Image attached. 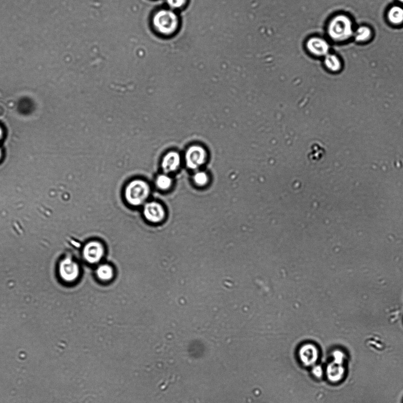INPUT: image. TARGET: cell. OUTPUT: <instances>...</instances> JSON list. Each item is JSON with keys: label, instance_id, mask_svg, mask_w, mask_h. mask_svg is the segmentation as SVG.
<instances>
[{"label": "cell", "instance_id": "cell-17", "mask_svg": "<svg viewBox=\"0 0 403 403\" xmlns=\"http://www.w3.org/2000/svg\"><path fill=\"white\" fill-rule=\"evenodd\" d=\"M194 181L195 183L200 186H203L207 182V177L205 174L202 172L198 173L195 175Z\"/></svg>", "mask_w": 403, "mask_h": 403}, {"label": "cell", "instance_id": "cell-9", "mask_svg": "<svg viewBox=\"0 0 403 403\" xmlns=\"http://www.w3.org/2000/svg\"><path fill=\"white\" fill-rule=\"evenodd\" d=\"M299 358L306 366L315 364L318 359V350L315 345L308 344L300 348Z\"/></svg>", "mask_w": 403, "mask_h": 403}, {"label": "cell", "instance_id": "cell-3", "mask_svg": "<svg viewBox=\"0 0 403 403\" xmlns=\"http://www.w3.org/2000/svg\"><path fill=\"white\" fill-rule=\"evenodd\" d=\"M156 29L163 34H171L177 29L179 24L178 15L169 9H162L155 14L153 19Z\"/></svg>", "mask_w": 403, "mask_h": 403}, {"label": "cell", "instance_id": "cell-19", "mask_svg": "<svg viewBox=\"0 0 403 403\" xmlns=\"http://www.w3.org/2000/svg\"><path fill=\"white\" fill-rule=\"evenodd\" d=\"M334 361L339 364H342L344 362L345 356L343 353L340 351H335L333 353Z\"/></svg>", "mask_w": 403, "mask_h": 403}, {"label": "cell", "instance_id": "cell-11", "mask_svg": "<svg viewBox=\"0 0 403 403\" xmlns=\"http://www.w3.org/2000/svg\"><path fill=\"white\" fill-rule=\"evenodd\" d=\"M96 276L102 282L107 283L114 277V270L111 265L102 264L97 267L95 271Z\"/></svg>", "mask_w": 403, "mask_h": 403}, {"label": "cell", "instance_id": "cell-21", "mask_svg": "<svg viewBox=\"0 0 403 403\" xmlns=\"http://www.w3.org/2000/svg\"><path fill=\"white\" fill-rule=\"evenodd\" d=\"M400 2L403 3V0H399Z\"/></svg>", "mask_w": 403, "mask_h": 403}, {"label": "cell", "instance_id": "cell-10", "mask_svg": "<svg viewBox=\"0 0 403 403\" xmlns=\"http://www.w3.org/2000/svg\"><path fill=\"white\" fill-rule=\"evenodd\" d=\"M181 163L180 156L175 152H169L163 159L162 167L165 174L177 170Z\"/></svg>", "mask_w": 403, "mask_h": 403}, {"label": "cell", "instance_id": "cell-18", "mask_svg": "<svg viewBox=\"0 0 403 403\" xmlns=\"http://www.w3.org/2000/svg\"><path fill=\"white\" fill-rule=\"evenodd\" d=\"M187 0H167L168 4L173 8H179L186 2Z\"/></svg>", "mask_w": 403, "mask_h": 403}, {"label": "cell", "instance_id": "cell-16", "mask_svg": "<svg viewBox=\"0 0 403 403\" xmlns=\"http://www.w3.org/2000/svg\"><path fill=\"white\" fill-rule=\"evenodd\" d=\"M156 185L161 190H167L171 187V179L165 175H160L157 178Z\"/></svg>", "mask_w": 403, "mask_h": 403}, {"label": "cell", "instance_id": "cell-5", "mask_svg": "<svg viewBox=\"0 0 403 403\" xmlns=\"http://www.w3.org/2000/svg\"><path fill=\"white\" fill-rule=\"evenodd\" d=\"M105 247L102 242L91 241L85 244L82 250V255L88 263L95 264L100 263L105 255Z\"/></svg>", "mask_w": 403, "mask_h": 403}, {"label": "cell", "instance_id": "cell-6", "mask_svg": "<svg viewBox=\"0 0 403 403\" xmlns=\"http://www.w3.org/2000/svg\"><path fill=\"white\" fill-rule=\"evenodd\" d=\"M143 215L148 222L157 224L165 219L166 213L164 207L161 203L150 202L144 207Z\"/></svg>", "mask_w": 403, "mask_h": 403}, {"label": "cell", "instance_id": "cell-15", "mask_svg": "<svg viewBox=\"0 0 403 403\" xmlns=\"http://www.w3.org/2000/svg\"><path fill=\"white\" fill-rule=\"evenodd\" d=\"M372 35V31L369 27L366 26L360 27L358 28L355 33V38L358 41H367L369 40Z\"/></svg>", "mask_w": 403, "mask_h": 403}, {"label": "cell", "instance_id": "cell-14", "mask_svg": "<svg viewBox=\"0 0 403 403\" xmlns=\"http://www.w3.org/2000/svg\"><path fill=\"white\" fill-rule=\"evenodd\" d=\"M388 17L393 24H402L403 23V8L399 6H395L390 9Z\"/></svg>", "mask_w": 403, "mask_h": 403}, {"label": "cell", "instance_id": "cell-1", "mask_svg": "<svg viewBox=\"0 0 403 403\" xmlns=\"http://www.w3.org/2000/svg\"><path fill=\"white\" fill-rule=\"evenodd\" d=\"M328 33L332 40L337 41L346 40L353 34V24L345 15L336 16L329 23Z\"/></svg>", "mask_w": 403, "mask_h": 403}, {"label": "cell", "instance_id": "cell-12", "mask_svg": "<svg viewBox=\"0 0 403 403\" xmlns=\"http://www.w3.org/2000/svg\"><path fill=\"white\" fill-rule=\"evenodd\" d=\"M345 369L342 364L335 362L329 364L327 367V376L332 382H338L343 377Z\"/></svg>", "mask_w": 403, "mask_h": 403}, {"label": "cell", "instance_id": "cell-7", "mask_svg": "<svg viewBox=\"0 0 403 403\" xmlns=\"http://www.w3.org/2000/svg\"><path fill=\"white\" fill-rule=\"evenodd\" d=\"M308 52L314 56H325L328 54L329 45L327 41L319 37H311L306 41Z\"/></svg>", "mask_w": 403, "mask_h": 403}, {"label": "cell", "instance_id": "cell-4", "mask_svg": "<svg viewBox=\"0 0 403 403\" xmlns=\"http://www.w3.org/2000/svg\"><path fill=\"white\" fill-rule=\"evenodd\" d=\"M58 273L64 282L73 283L78 280L81 274V268L77 262L73 258L66 257L60 262Z\"/></svg>", "mask_w": 403, "mask_h": 403}, {"label": "cell", "instance_id": "cell-2", "mask_svg": "<svg viewBox=\"0 0 403 403\" xmlns=\"http://www.w3.org/2000/svg\"><path fill=\"white\" fill-rule=\"evenodd\" d=\"M149 194V185L142 180L131 182L125 191V198L127 202L133 206L142 205L148 199Z\"/></svg>", "mask_w": 403, "mask_h": 403}, {"label": "cell", "instance_id": "cell-8", "mask_svg": "<svg viewBox=\"0 0 403 403\" xmlns=\"http://www.w3.org/2000/svg\"><path fill=\"white\" fill-rule=\"evenodd\" d=\"M206 158V153L200 146H192L186 153V162L188 168L195 169L203 164Z\"/></svg>", "mask_w": 403, "mask_h": 403}, {"label": "cell", "instance_id": "cell-13", "mask_svg": "<svg viewBox=\"0 0 403 403\" xmlns=\"http://www.w3.org/2000/svg\"><path fill=\"white\" fill-rule=\"evenodd\" d=\"M324 63L326 68L332 72H337L341 68V63L335 54H328L325 56Z\"/></svg>", "mask_w": 403, "mask_h": 403}, {"label": "cell", "instance_id": "cell-20", "mask_svg": "<svg viewBox=\"0 0 403 403\" xmlns=\"http://www.w3.org/2000/svg\"><path fill=\"white\" fill-rule=\"evenodd\" d=\"M312 373L316 378H321L323 376V370L321 366H315L313 368Z\"/></svg>", "mask_w": 403, "mask_h": 403}]
</instances>
